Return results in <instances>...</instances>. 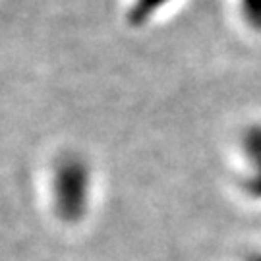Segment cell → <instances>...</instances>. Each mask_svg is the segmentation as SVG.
<instances>
[{
	"label": "cell",
	"instance_id": "cell-3",
	"mask_svg": "<svg viewBox=\"0 0 261 261\" xmlns=\"http://www.w3.org/2000/svg\"><path fill=\"white\" fill-rule=\"evenodd\" d=\"M167 2H170V0H134V6L130 10V16H128L130 23L132 25H143Z\"/></svg>",
	"mask_w": 261,
	"mask_h": 261
},
{
	"label": "cell",
	"instance_id": "cell-1",
	"mask_svg": "<svg viewBox=\"0 0 261 261\" xmlns=\"http://www.w3.org/2000/svg\"><path fill=\"white\" fill-rule=\"evenodd\" d=\"M89 167L84 159L68 155L55 167L53 174V201L56 215L66 223L80 221L89 203Z\"/></svg>",
	"mask_w": 261,
	"mask_h": 261
},
{
	"label": "cell",
	"instance_id": "cell-2",
	"mask_svg": "<svg viewBox=\"0 0 261 261\" xmlns=\"http://www.w3.org/2000/svg\"><path fill=\"white\" fill-rule=\"evenodd\" d=\"M242 149L252 165V174L248 178L246 190L255 197H261V124L250 126L244 132Z\"/></svg>",
	"mask_w": 261,
	"mask_h": 261
},
{
	"label": "cell",
	"instance_id": "cell-4",
	"mask_svg": "<svg viewBox=\"0 0 261 261\" xmlns=\"http://www.w3.org/2000/svg\"><path fill=\"white\" fill-rule=\"evenodd\" d=\"M253 261H261V255H259V257H255V259H253Z\"/></svg>",
	"mask_w": 261,
	"mask_h": 261
}]
</instances>
